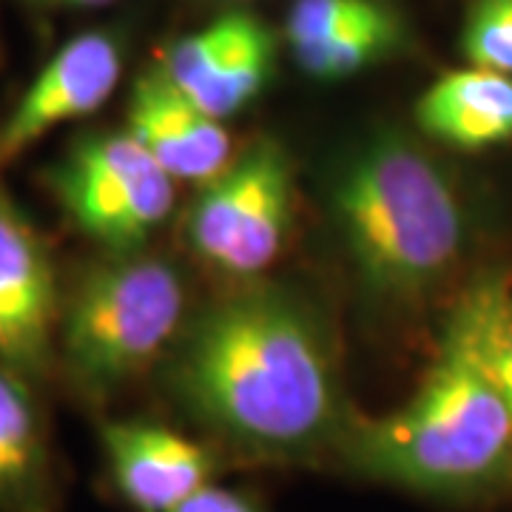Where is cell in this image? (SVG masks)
I'll return each mask as SVG.
<instances>
[{"label": "cell", "mask_w": 512, "mask_h": 512, "mask_svg": "<svg viewBox=\"0 0 512 512\" xmlns=\"http://www.w3.org/2000/svg\"><path fill=\"white\" fill-rule=\"evenodd\" d=\"M188 313L174 259L148 245L103 251L63 285L55 370L86 402H109L171 353Z\"/></svg>", "instance_id": "obj_4"}, {"label": "cell", "mask_w": 512, "mask_h": 512, "mask_svg": "<svg viewBox=\"0 0 512 512\" xmlns=\"http://www.w3.org/2000/svg\"><path fill=\"white\" fill-rule=\"evenodd\" d=\"M126 128L177 183L202 185L237 151L228 126L185 100L154 66L131 86Z\"/></svg>", "instance_id": "obj_11"}, {"label": "cell", "mask_w": 512, "mask_h": 512, "mask_svg": "<svg viewBox=\"0 0 512 512\" xmlns=\"http://www.w3.org/2000/svg\"><path fill=\"white\" fill-rule=\"evenodd\" d=\"M458 46L464 63L512 74V0H467Z\"/></svg>", "instance_id": "obj_16"}, {"label": "cell", "mask_w": 512, "mask_h": 512, "mask_svg": "<svg viewBox=\"0 0 512 512\" xmlns=\"http://www.w3.org/2000/svg\"><path fill=\"white\" fill-rule=\"evenodd\" d=\"M336 461L353 476L439 501L512 490V410L490 376L439 342L413 396L376 419L356 413Z\"/></svg>", "instance_id": "obj_3"}, {"label": "cell", "mask_w": 512, "mask_h": 512, "mask_svg": "<svg viewBox=\"0 0 512 512\" xmlns=\"http://www.w3.org/2000/svg\"><path fill=\"white\" fill-rule=\"evenodd\" d=\"M60 302L49 239L0 183V365L35 382L55 370Z\"/></svg>", "instance_id": "obj_8"}, {"label": "cell", "mask_w": 512, "mask_h": 512, "mask_svg": "<svg viewBox=\"0 0 512 512\" xmlns=\"http://www.w3.org/2000/svg\"><path fill=\"white\" fill-rule=\"evenodd\" d=\"M279 43L282 35L256 12L234 6L168 43L154 69L197 109L228 123L274 80Z\"/></svg>", "instance_id": "obj_7"}, {"label": "cell", "mask_w": 512, "mask_h": 512, "mask_svg": "<svg viewBox=\"0 0 512 512\" xmlns=\"http://www.w3.org/2000/svg\"><path fill=\"white\" fill-rule=\"evenodd\" d=\"M57 478L37 382L0 365V512H55Z\"/></svg>", "instance_id": "obj_13"}, {"label": "cell", "mask_w": 512, "mask_h": 512, "mask_svg": "<svg viewBox=\"0 0 512 512\" xmlns=\"http://www.w3.org/2000/svg\"><path fill=\"white\" fill-rule=\"evenodd\" d=\"M416 131L458 154L512 143V74L464 63L439 74L416 100Z\"/></svg>", "instance_id": "obj_12"}, {"label": "cell", "mask_w": 512, "mask_h": 512, "mask_svg": "<svg viewBox=\"0 0 512 512\" xmlns=\"http://www.w3.org/2000/svg\"><path fill=\"white\" fill-rule=\"evenodd\" d=\"M165 384L208 436L268 464L336 458L356 419L322 311L262 276L188 313Z\"/></svg>", "instance_id": "obj_1"}, {"label": "cell", "mask_w": 512, "mask_h": 512, "mask_svg": "<svg viewBox=\"0 0 512 512\" xmlns=\"http://www.w3.org/2000/svg\"><path fill=\"white\" fill-rule=\"evenodd\" d=\"M322 208L356 299L384 316L433 302L476 248L467 185L402 126L367 128L330 160Z\"/></svg>", "instance_id": "obj_2"}, {"label": "cell", "mask_w": 512, "mask_h": 512, "mask_svg": "<svg viewBox=\"0 0 512 512\" xmlns=\"http://www.w3.org/2000/svg\"><path fill=\"white\" fill-rule=\"evenodd\" d=\"M35 6H57V9H94V6H109L117 0H29Z\"/></svg>", "instance_id": "obj_19"}, {"label": "cell", "mask_w": 512, "mask_h": 512, "mask_svg": "<svg viewBox=\"0 0 512 512\" xmlns=\"http://www.w3.org/2000/svg\"><path fill=\"white\" fill-rule=\"evenodd\" d=\"M211 3H220L225 9H234V6H248V3H254V0H211Z\"/></svg>", "instance_id": "obj_20"}, {"label": "cell", "mask_w": 512, "mask_h": 512, "mask_svg": "<svg viewBox=\"0 0 512 512\" xmlns=\"http://www.w3.org/2000/svg\"><path fill=\"white\" fill-rule=\"evenodd\" d=\"M123 69L126 43L114 29H89L69 37L0 120V171L18 163L60 126L103 109L117 92Z\"/></svg>", "instance_id": "obj_9"}, {"label": "cell", "mask_w": 512, "mask_h": 512, "mask_svg": "<svg viewBox=\"0 0 512 512\" xmlns=\"http://www.w3.org/2000/svg\"><path fill=\"white\" fill-rule=\"evenodd\" d=\"M296 222V168L276 137H254L188 202L183 239L231 282L259 279L282 256Z\"/></svg>", "instance_id": "obj_5"}, {"label": "cell", "mask_w": 512, "mask_h": 512, "mask_svg": "<svg viewBox=\"0 0 512 512\" xmlns=\"http://www.w3.org/2000/svg\"><path fill=\"white\" fill-rule=\"evenodd\" d=\"M43 183L63 217L103 251L148 245L177 202V180L126 126L74 137Z\"/></svg>", "instance_id": "obj_6"}, {"label": "cell", "mask_w": 512, "mask_h": 512, "mask_svg": "<svg viewBox=\"0 0 512 512\" xmlns=\"http://www.w3.org/2000/svg\"><path fill=\"white\" fill-rule=\"evenodd\" d=\"M171 512H268L254 495L239 493L231 487H220L217 481L205 484L202 490L185 498L180 507H174Z\"/></svg>", "instance_id": "obj_18"}, {"label": "cell", "mask_w": 512, "mask_h": 512, "mask_svg": "<svg viewBox=\"0 0 512 512\" xmlns=\"http://www.w3.org/2000/svg\"><path fill=\"white\" fill-rule=\"evenodd\" d=\"M100 444L117 495L134 512H171L220 473V453L146 419H111Z\"/></svg>", "instance_id": "obj_10"}, {"label": "cell", "mask_w": 512, "mask_h": 512, "mask_svg": "<svg viewBox=\"0 0 512 512\" xmlns=\"http://www.w3.org/2000/svg\"><path fill=\"white\" fill-rule=\"evenodd\" d=\"M441 339L464 350L512 410V274L495 268L470 279L450 308Z\"/></svg>", "instance_id": "obj_14"}, {"label": "cell", "mask_w": 512, "mask_h": 512, "mask_svg": "<svg viewBox=\"0 0 512 512\" xmlns=\"http://www.w3.org/2000/svg\"><path fill=\"white\" fill-rule=\"evenodd\" d=\"M387 3L393 0H291L282 23V43L288 52L322 43L379 15Z\"/></svg>", "instance_id": "obj_17"}, {"label": "cell", "mask_w": 512, "mask_h": 512, "mask_svg": "<svg viewBox=\"0 0 512 512\" xmlns=\"http://www.w3.org/2000/svg\"><path fill=\"white\" fill-rule=\"evenodd\" d=\"M416 52V29L393 0L379 15L305 49L288 52L296 69L316 83H342Z\"/></svg>", "instance_id": "obj_15"}]
</instances>
